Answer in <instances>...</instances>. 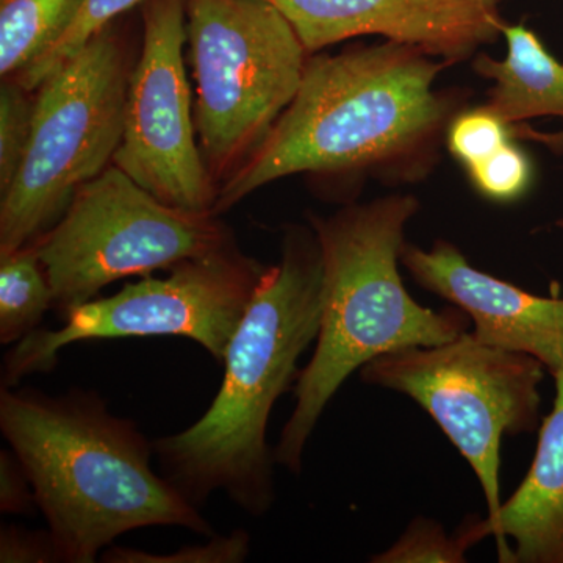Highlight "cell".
I'll list each match as a JSON object with an SVG mask.
<instances>
[{"label":"cell","instance_id":"1","mask_svg":"<svg viewBox=\"0 0 563 563\" xmlns=\"http://www.w3.org/2000/svg\"><path fill=\"white\" fill-rule=\"evenodd\" d=\"M450 63L407 44H352L312 54L301 87L261 146L218 188L220 217L292 174L372 177L387 187L428 179L442 158L465 88H437Z\"/></svg>","mask_w":563,"mask_h":563},{"label":"cell","instance_id":"2","mask_svg":"<svg viewBox=\"0 0 563 563\" xmlns=\"http://www.w3.org/2000/svg\"><path fill=\"white\" fill-rule=\"evenodd\" d=\"M280 251L229 342L214 401L190 428L152 443L163 476L198 509L217 490L252 517L269 512L276 499L269 417L317 342L324 298L321 247L310 224L288 225Z\"/></svg>","mask_w":563,"mask_h":563},{"label":"cell","instance_id":"3","mask_svg":"<svg viewBox=\"0 0 563 563\" xmlns=\"http://www.w3.org/2000/svg\"><path fill=\"white\" fill-rule=\"evenodd\" d=\"M0 429L31 477L60 562L92 563L114 540L150 526L211 536V526L152 470L154 444L96 393L0 391Z\"/></svg>","mask_w":563,"mask_h":563},{"label":"cell","instance_id":"4","mask_svg":"<svg viewBox=\"0 0 563 563\" xmlns=\"http://www.w3.org/2000/svg\"><path fill=\"white\" fill-rule=\"evenodd\" d=\"M420 207L413 195L398 192L344 203L331 217L309 214L324 265V298L312 358L299 373L295 409L274 448L276 462L292 474L301 473L321 415L352 374L388 352L437 346L472 329L459 307L437 312L404 285L406 228Z\"/></svg>","mask_w":563,"mask_h":563},{"label":"cell","instance_id":"5","mask_svg":"<svg viewBox=\"0 0 563 563\" xmlns=\"http://www.w3.org/2000/svg\"><path fill=\"white\" fill-rule=\"evenodd\" d=\"M187 41L199 147L220 188L290 106L312 54L268 0H187Z\"/></svg>","mask_w":563,"mask_h":563},{"label":"cell","instance_id":"6","mask_svg":"<svg viewBox=\"0 0 563 563\" xmlns=\"http://www.w3.org/2000/svg\"><path fill=\"white\" fill-rule=\"evenodd\" d=\"M131 73L124 43L109 25L35 91L27 152L0 195V255L49 232L76 192L113 162Z\"/></svg>","mask_w":563,"mask_h":563},{"label":"cell","instance_id":"7","mask_svg":"<svg viewBox=\"0 0 563 563\" xmlns=\"http://www.w3.org/2000/svg\"><path fill=\"white\" fill-rule=\"evenodd\" d=\"M543 363L477 340L388 352L361 368L363 384L401 393L439 424L483 488L492 537L501 509V443L539 432Z\"/></svg>","mask_w":563,"mask_h":563},{"label":"cell","instance_id":"8","mask_svg":"<svg viewBox=\"0 0 563 563\" xmlns=\"http://www.w3.org/2000/svg\"><path fill=\"white\" fill-rule=\"evenodd\" d=\"M33 244L65 318L113 282L172 269L235 242L217 214L168 206L111 163Z\"/></svg>","mask_w":563,"mask_h":563},{"label":"cell","instance_id":"9","mask_svg":"<svg viewBox=\"0 0 563 563\" xmlns=\"http://www.w3.org/2000/svg\"><path fill=\"white\" fill-rule=\"evenodd\" d=\"M266 266L235 244L146 277L70 310L60 329H35L7 354L3 385L51 372L69 344L129 336H185L222 363Z\"/></svg>","mask_w":563,"mask_h":563},{"label":"cell","instance_id":"10","mask_svg":"<svg viewBox=\"0 0 563 563\" xmlns=\"http://www.w3.org/2000/svg\"><path fill=\"white\" fill-rule=\"evenodd\" d=\"M143 22V49L129 79L124 131L111 163L168 206L213 213L218 185L196 141L184 63L187 0H147Z\"/></svg>","mask_w":563,"mask_h":563},{"label":"cell","instance_id":"11","mask_svg":"<svg viewBox=\"0 0 563 563\" xmlns=\"http://www.w3.org/2000/svg\"><path fill=\"white\" fill-rule=\"evenodd\" d=\"M291 22L309 54L379 35L450 63L472 60L503 38L504 0H268Z\"/></svg>","mask_w":563,"mask_h":563},{"label":"cell","instance_id":"12","mask_svg":"<svg viewBox=\"0 0 563 563\" xmlns=\"http://www.w3.org/2000/svg\"><path fill=\"white\" fill-rule=\"evenodd\" d=\"M401 265L422 290L468 314L481 342L531 355L551 376L563 372V298L533 295L481 272L448 240L429 250L406 242Z\"/></svg>","mask_w":563,"mask_h":563},{"label":"cell","instance_id":"13","mask_svg":"<svg viewBox=\"0 0 563 563\" xmlns=\"http://www.w3.org/2000/svg\"><path fill=\"white\" fill-rule=\"evenodd\" d=\"M553 377L554 406L531 466L496 520L499 562L563 563V372Z\"/></svg>","mask_w":563,"mask_h":563},{"label":"cell","instance_id":"14","mask_svg":"<svg viewBox=\"0 0 563 563\" xmlns=\"http://www.w3.org/2000/svg\"><path fill=\"white\" fill-rule=\"evenodd\" d=\"M507 52L503 60L476 55L473 69L492 81L485 106L509 124L539 118L563 121V63L525 24H504Z\"/></svg>","mask_w":563,"mask_h":563},{"label":"cell","instance_id":"15","mask_svg":"<svg viewBox=\"0 0 563 563\" xmlns=\"http://www.w3.org/2000/svg\"><path fill=\"white\" fill-rule=\"evenodd\" d=\"M84 0H0V76L18 79L65 35Z\"/></svg>","mask_w":563,"mask_h":563},{"label":"cell","instance_id":"16","mask_svg":"<svg viewBox=\"0 0 563 563\" xmlns=\"http://www.w3.org/2000/svg\"><path fill=\"white\" fill-rule=\"evenodd\" d=\"M54 307L35 244L0 255V343H20Z\"/></svg>","mask_w":563,"mask_h":563},{"label":"cell","instance_id":"17","mask_svg":"<svg viewBox=\"0 0 563 563\" xmlns=\"http://www.w3.org/2000/svg\"><path fill=\"white\" fill-rule=\"evenodd\" d=\"M492 537L487 517L472 515L457 531L450 533L437 520L417 517L402 536L383 553L372 555L373 563H463L473 547Z\"/></svg>","mask_w":563,"mask_h":563},{"label":"cell","instance_id":"18","mask_svg":"<svg viewBox=\"0 0 563 563\" xmlns=\"http://www.w3.org/2000/svg\"><path fill=\"white\" fill-rule=\"evenodd\" d=\"M144 2L147 0H84L76 20L65 35L40 60L33 63L31 68L13 80L21 84L25 90L35 92L47 77L60 69L70 58L76 57L98 33L106 31L114 18Z\"/></svg>","mask_w":563,"mask_h":563},{"label":"cell","instance_id":"19","mask_svg":"<svg viewBox=\"0 0 563 563\" xmlns=\"http://www.w3.org/2000/svg\"><path fill=\"white\" fill-rule=\"evenodd\" d=\"M512 141H518L517 125L504 121L484 103L474 109L466 107L454 118L446 133V150L466 169Z\"/></svg>","mask_w":563,"mask_h":563},{"label":"cell","instance_id":"20","mask_svg":"<svg viewBox=\"0 0 563 563\" xmlns=\"http://www.w3.org/2000/svg\"><path fill=\"white\" fill-rule=\"evenodd\" d=\"M36 95L16 80L0 87V195L10 187L31 141Z\"/></svg>","mask_w":563,"mask_h":563},{"label":"cell","instance_id":"21","mask_svg":"<svg viewBox=\"0 0 563 563\" xmlns=\"http://www.w3.org/2000/svg\"><path fill=\"white\" fill-rule=\"evenodd\" d=\"M474 190L493 202L509 203L523 198L533 180L531 158L517 141L485 161L466 168Z\"/></svg>","mask_w":563,"mask_h":563},{"label":"cell","instance_id":"22","mask_svg":"<svg viewBox=\"0 0 563 563\" xmlns=\"http://www.w3.org/2000/svg\"><path fill=\"white\" fill-rule=\"evenodd\" d=\"M251 539L246 531L211 537L210 542L192 544L172 554H151L132 548L110 547L102 554L109 563H240L250 555Z\"/></svg>","mask_w":563,"mask_h":563},{"label":"cell","instance_id":"23","mask_svg":"<svg viewBox=\"0 0 563 563\" xmlns=\"http://www.w3.org/2000/svg\"><path fill=\"white\" fill-rule=\"evenodd\" d=\"M0 562L51 563L60 562L51 531H27L7 526L0 532Z\"/></svg>","mask_w":563,"mask_h":563},{"label":"cell","instance_id":"24","mask_svg":"<svg viewBox=\"0 0 563 563\" xmlns=\"http://www.w3.org/2000/svg\"><path fill=\"white\" fill-rule=\"evenodd\" d=\"M36 506L31 477L13 451L0 453V510L29 514Z\"/></svg>","mask_w":563,"mask_h":563},{"label":"cell","instance_id":"25","mask_svg":"<svg viewBox=\"0 0 563 563\" xmlns=\"http://www.w3.org/2000/svg\"><path fill=\"white\" fill-rule=\"evenodd\" d=\"M536 141L539 143L547 144V146L559 147L563 144V132L562 133H539L537 132Z\"/></svg>","mask_w":563,"mask_h":563},{"label":"cell","instance_id":"26","mask_svg":"<svg viewBox=\"0 0 563 563\" xmlns=\"http://www.w3.org/2000/svg\"><path fill=\"white\" fill-rule=\"evenodd\" d=\"M555 228H558L559 231L563 232V217L559 218V220L555 221Z\"/></svg>","mask_w":563,"mask_h":563}]
</instances>
